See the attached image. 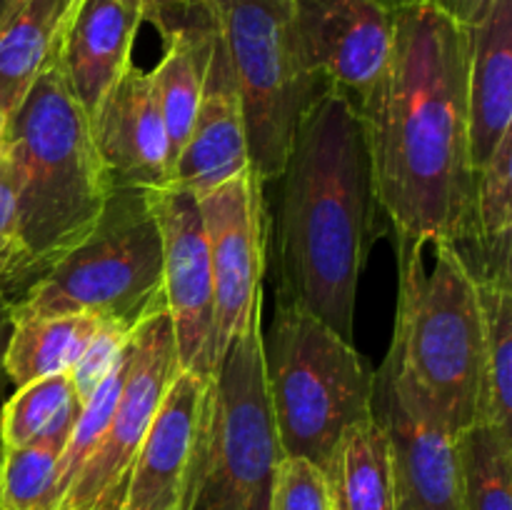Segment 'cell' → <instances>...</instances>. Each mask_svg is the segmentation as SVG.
Wrapping results in <instances>:
<instances>
[{
  "label": "cell",
  "instance_id": "obj_1",
  "mask_svg": "<svg viewBox=\"0 0 512 510\" xmlns=\"http://www.w3.org/2000/svg\"><path fill=\"white\" fill-rule=\"evenodd\" d=\"M393 15L388 68L355 103L375 203L395 240L450 243L463 253L478 188L468 133V28L435 3Z\"/></svg>",
  "mask_w": 512,
  "mask_h": 510
},
{
  "label": "cell",
  "instance_id": "obj_2",
  "mask_svg": "<svg viewBox=\"0 0 512 510\" xmlns=\"http://www.w3.org/2000/svg\"><path fill=\"white\" fill-rule=\"evenodd\" d=\"M278 208V298L353 340L375 203L358 108L325 88L295 128Z\"/></svg>",
  "mask_w": 512,
  "mask_h": 510
},
{
  "label": "cell",
  "instance_id": "obj_3",
  "mask_svg": "<svg viewBox=\"0 0 512 510\" xmlns=\"http://www.w3.org/2000/svg\"><path fill=\"white\" fill-rule=\"evenodd\" d=\"M3 148L18 175L20 255L5 290L13 303L93 230L110 185L88 115L55 65L8 115Z\"/></svg>",
  "mask_w": 512,
  "mask_h": 510
},
{
  "label": "cell",
  "instance_id": "obj_4",
  "mask_svg": "<svg viewBox=\"0 0 512 510\" xmlns=\"http://www.w3.org/2000/svg\"><path fill=\"white\" fill-rule=\"evenodd\" d=\"M433 268L425 245L398 240V318L390 353L420 398L453 435L480 423L483 400V315L463 255L435 243Z\"/></svg>",
  "mask_w": 512,
  "mask_h": 510
},
{
  "label": "cell",
  "instance_id": "obj_5",
  "mask_svg": "<svg viewBox=\"0 0 512 510\" xmlns=\"http://www.w3.org/2000/svg\"><path fill=\"white\" fill-rule=\"evenodd\" d=\"M263 365L283 455L320 468L343 430L373 418L375 373L353 340L285 298L263 335Z\"/></svg>",
  "mask_w": 512,
  "mask_h": 510
},
{
  "label": "cell",
  "instance_id": "obj_6",
  "mask_svg": "<svg viewBox=\"0 0 512 510\" xmlns=\"http://www.w3.org/2000/svg\"><path fill=\"white\" fill-rule=\"evenodd\" d=\"M160 305L163 243L143 188H110L93 230L13 300L15 313H83L130 330Z\"/></svg>",
  "mask_w": 512,
  "mask_h": 510
},
{
  "label": "cell",
  "instance_id": "obj_7",
  "mask_svg": "<svg viewBox=\"0 0 512 510\" xmlns=\"http://www.w3.org/2000/svg\"><path fill=\"white\" fill-rule=\"evenodd\" d=\"M243 105L250 170L278 180L295 128L328 85L300 60L290 0H208Z\"/></svg>",
  "mask_w": 512,
  "mask_h": 510
},
{
  "label": "cell",
  "instance_id": "obj_8",
  "mask_svg": "<svg viewBox=\"0 0 512 510\" xmlns=\"http://www.w3.org/2000/svg\"><path fill=\"white\" fill-rule=\"evenodd\" d=\"M283 458L265 388L263 325L255 313L213 375L208 460L193 510H268Z\"/></svg>",
  "mask_w": 512,
  "mask_h": 510
},
{
  "label": "cell",
  "instance_id": "obj_9",
  "mask_svg": "<svg viewBox=\"0 0 512 510\" xmlns=\"http://www.w3.org/2000/svg\"><path fill=\"white\" fill-rule=\"evenodd\" d=\"M178 348L165 305L133 328L125 378L103 440L65 490L58 510H105L120 505L135 453L178 375Z\"/></svg>",
  "mask_w": 512,
  "mask_h": 510
},
{
  "label": "cell",
  "instance_id": "obj_10",
  "mask_svg": "<svg viewBox=\"0 0 512 510\" xmlns=\"http://www.w3.org/2000/svg\"><path fill=\"white\" fill-rule=\"evenodd\" d=\"M213 378L178 370L125 478L120 510H193L208 460Z\"/></svg>",
  "mask_w": 512,
  "mask_h": 510
},
{
  "label": "cell",
  "instance_id": "obj_11",
  "mask_svg": "<svg viewBox=\"0 0 512 510\" xmlns=\"http://www.w3.org/2000/svg\"><path fill=\"white\" fill-rule=\"evenodd\" d=\"M253 170L200 195L215 293V370L255 313L263 310L265 210Z\"/></svg>",
  "mask_w": 512,
  "mask_h": 510
},
{
  "label": "cell",
  "instance_id": "obj_12",
  "mask_svg": "<svg viewBox=\"0 0 512 510\" xmlns=\"http://www.w3.org/2000/svg\"><path fill=\"white\" fill-rule=\"evenodd\" d=\"M373 418L390 445L395 510H460L455 435L390 353L373 370Z\"/></svg>",
  "mask_w": 512,
  "mask_h": 510
},
{
  "label": "cell",
  "instance_id": "obj_13",
  "mask_svg": "<svg viewBox=\"0 0 512 510\" xmlns=\"http://www.w3.org/2000/svg\"><path fill=\"white\" fill-rule=\"evenodd\" d=\"M163 243V298L180 370L215 375V293L198 195L178 185L148 190Z\"/></svg>",
  "mask_w": 512,
  "mask_h": 510
},
{
  "label": "cell",
  "instance_id": "obj_14",
  "mask_svg": "<svg viewBox=\"0 0 512 510\" xmlns=\"http://www.w3.org/2000/svg\"><path fill=\"white\" fill-rule=\"evenodd\" d=\"M305 70L353 103L383 78L393 53L395 15L378 0H290Z\"/></svg>",
  "mask_w": 512,
  "mask_h": 510
},
{
  "label": "cell",
  "instance_id": "obj_15",
  "mask_svg": "<svg viewBox=\"0 0 512 510\" xmlns=\"http://www.w3.org/2000/svg\"><path fill=\"white\" fill-rule=\"evenodd\" d=\"M110 188H163L170 148L150 75L130 65L88 118Z\"/></svg>",
  "mask_w": 512,
  "mask_h": 510
},
{
  "label": "cell",
  "instance_id": "obj_16",
  "mask_svg": "<svg viewBox=\"0 0 512 510\" xmlns=\"http://www.w3.org/2000/svg\"><path fill=\"white\" fill-rule=\"evenodd\" d=\"M250 170L243 105L228 53L215 30L213 55L188 140L173 163L168 185L200 195Z\"/></svg>",
  "mask_w": 512,
  "mask_h": 510
},
{
  "label": "cell",
  "instance_id": "obj_17",
  "mask_svg": "<svg viewBox=\"0 0 512 510\" xmlns=\"http://www.w3.org/2000/svg\"><path fill=\"white\" fill-rule=\"evenodd\" d=\"M143 15L128 0H75L55 68L85 115H93L108 90L133 65V45Z\"/></svg>",
  "mask_w": 512,
  "mask_h": 510
},
{
  "label": "cell",
  "instance_id": "obj_18",
  "mask_svg": "<svg viewBox=\"0 0 512 510\" xmlns=\"http://www.w3.org/2000/svg\"><path fill=\"white\" fill-rule=\"evenodd\" d=\"M468 35L470 160L480 170L512 133V0H493Z\"/></svg>",
  "mask_w": 512,
  "mask_h": 510
},
{
  "label": "cell",
  "instance_id": "obj_19",
  "mask_svg": "<svg viewBox=\"0 0 512 510\" xmlns=\"http://www.w3.org/2000/svg\"><path fill=\"white\" fill-rule=\"evenodd\" d=\"M75 0H13L0 20V113L18 108L35 80L53 68Z\"/></svg>",
  "mask_w": 512,
  "mask_h": 510
},
{
  "label": "cell",
  "instance_id": "obj_20",
  "mask_svg": "<svg viewBox=\"0 0 512 510\" xmlns=\"http://www.w3.org/2000/svg\"><path fill=\"white\" fill-rule=\"evenodd\" d=\"M320 473L330 510H395L390 445L375 418L343 430Z\"/></svg>",
  "mask_w": 512,
  "mask_h": 510
},
{
  "label": "cell",
  "instance_id": "obj_21",
  "mask_svg": "<svg viewBox=\"0 0 512 510\" xmlns=\"http://www.w3.org/2000/svg\"><path fill=\"white\" fill-rule=\"evenodd\" d=\"M163 43V58L148 75L155 98H158L165 133H168L170 173H173V163L188 140L195 113H198L200 95H203L215 43L213 15L188 25V28L175 30Z\"/></svg>",
  "mask_w": 512,
  "mask_h": 510
},
{
  "label": "cell",
  "instance_id": "obj_22",
  "mask_svg": "<svg viewBox=\"0 0 512 510\" xmlns=\"http://www.w3.org/2000/svg\"><path fill=\"white\" fill-rule=\"evenodd\" d=\"M460 255L478 283L512 285V133L478 170L473 238Z\"/></svg>",
  "mask_w": 512,
  "mask_h": 510
},
{
  "label": "cell",
  "instance_id": "obj_23",
  "mask_svg": "<svg viewBox=\"0 0 512 510\" xmlns=\"http://www.w3.org/2000/svg\"><path fill=\"white\" fill-rule=\"evenodd\" d=\"M5 370L15 388L68 373L103 320L83 313H15Z\"/></svg>",
  "mask_w": 512,
  "mask_h": 510
},
{
  "label": "cell",
  "instance_id": "obj_24",
  "mask_svg": "<svg viewBox=\"0 0 512 510\" xmlns=\"http://www.w3.org/2000/svg\"><path fill=\"white\" fill-rule=\"evenodd\" d=\"M460 510H512V428L475 423L455 435Z\"/></svg>",
  "mask_w": 512,
  "mask_h": 510
},
{
  "label": "cell",
  "instance_id": "obj_25",
  "mask_svg": "<svg viewBox=\"0 0 512 510\" xmlns=\"http://www.w3.org/2000/svg\"><path fill=\"white\" fill-rule=\"evenodd\" d=\"M83 403L75 395L68 373L48 375L15 388L0 405V435L5 448L40 443L73 430Z\"/></svg>",
  "mask_w": 512,
  "mask_h": 510
},
{
  "label": "cell",
  "instance_id": "obj_26",
  "mask_svg": "<svg viewBox=\"0 0 512 510\" xmlns=\"http://www.w3.org/2000/svg\"><path fill=\"white\" fill-rule=\"evenodd\" d=\"M483 315V400L480 423L512 428V285L478 283Z\"/></svg>",
  "mask_w": 512,
  "mask_h": 510
},
{
  "label": "cell",
  "instance_id": "obj_27",
  "mask_svg": "<svg viewBox=\"0 0 512 510\" xmlns=\"http://www.w3.org/2000/svg\"><path fill=\"white\" fill-rule=\"evenodd\" d=\"M68 435L3 450L0 510H58L60 455Z\"/></svg>",
  "mask_w": 512,
  "mask_h": 510
},
{
  "label": "cell",
  "instance_id": "obj_28",
  "mask_svg": "<svg viewBox=\"0 0 512 510\" xmlns=\"http://www.w3.org/2000/svg\"><path fill=\"white\" fill-rule=\"evenodd\" d=\"M125 360H128V350H125V358L120 360L118 368H115L113 373H110L108 378L95 388V393L85 400L78 418H75L73 430H70L68 435V443H65L63 455H60V475H58L60 500H63L65 490L70 488V483H73L75 475L80 473V468L88 463V458L95 453V448H98L100 440H103L105 430H108L110 415H113L120 388H123Z\"/></svg>",
  "mask_w": 512,
  "mask_h": 510
},
{
  "label": "cell",
  "instance_id": "obj_29",
  "mask_svg": "<svg viewBox=\"0 0 512 510\" xmlns=\"http://www.w3.org/2000/svg\"><path fill=\"white\" fill-rule=\"evenodd\" d=\"M130 335H133V330L120 323H113V320L100 323L93 340L85 345L83 355L68 370L70 383H73V390L80 403H85L95 393V388L118 368L130 345Z\"/></svg>",
  "mask_w": 512,
  "mask_h": 510
},
{
  "label": "cell",
  "instance_id": "obj_30",
  "mask_svg": "<svg viewBox=\"0 0 512 510\" xmlns=\"http://www.w3.org/2000/svg\"><path fill=\"white\" fill-rule=\"evenodd\" d=\"M268 510H330L328 490L318 465L285 455L275 470Z\"/></svg>",
  "mask_w": 512,
  "mask_h": 510
},
{
  "label": "cell",
  "instance_id": "obj_31",
  "mask_svg": "<svg viewBox=\"0 0 512 510\" xmlns=\"http://www.w3.org/2000/svg\"><path fill=\"white\" fill-rule=\"evenodd\" d=\"M20 255L18 175L0 145V293L5 295Z\"/></svg>",
  "mask_w": 512,
  "mask_h": 510
},
{
  "label": "cell",
  "instance_id": "obj_32",
  "mask_svg": "<svg viewBox=\"0 0 512 510\" xmlns=\"http://www.w3.org/2000/svg\"><path fill=\"white\" fill-rule=\"evenodd\" d=\"M143 15V23H153L160 38L168 40L175 30L205 20L210 15L208 0H128Z\"/></svg>",
  "mask_w": 512,
  "mask_h": 510
},
{
  "label": "cell",
  "instance_id": "obj_33",
  "mask_svg": "<svg viewBox=\"0 0 512 510\" xmlns=\"http://www.w3.org/2000/svg\"><path fill=\"white\" fill-rule=\"evenodd\" d=\"M13 303L0 293V405L5 403L10 393H13V383L8 378V370H5V353H8L10 335H13Z\"/></svg>",
  "mask_w": 512,
  "mask_h": 510
},
{
  "label": "cell",
  "instance_id": "obj_34",
  "mask_svg": "<svg viewBox=\"0 0 512 510\" xmlns=\"http://www.w3.org/2000/svg\"><path fill=\"white\" fill-rule=\"evenodd\" d=\"M440 10L450 15L453 20H458L465 28H473L478 20L485 18V13L490 10L493 0H433Z\"/></svg>",
  "mask_w": 512,
  "mask_h": 510
},
{
  "label": "cell",
  "instance_id": "obj_35",
  "mask_svg": "<svg viewBox=\"0 0 512 510\" xmlns=\"http://www.w3.org/2000/svg\"><path fill=\"white\" fill-rule=\"evenodd\" d=\"M378 3L385 5L388 10H400V8H410V5L433 3V0H378Z\"/></svg>",
  "mask_w": 512,
  "mask_h": 510
},
{
  "label": "cell",
  "instance_id": "obj_36",
  "mask_svg": "<svg viewBox=\"0 0 512 510\" xmlns=\"http://www.w3.org/2000/svg\"><path fill=\"white\" fill-rule=\"evenodd\" d=\"M5 123H8V115L0 113V145H3V138H5Z\"/></svg>",
  "mask_w": 512,
  "mask_h": 510
},
{
  "label": "cell",
  "instance_id": "obj_37",
  "mask_svg": "<svg viewBox=\"0 0 512 510\" xmlns=\"http://www.w3.org/2000/svg\"><path fill=\"white\" fill-rule=\"evenodd\" d=\"M10 3H13V0H0V20H3V15H5V13H8Z\"/></svg>",
  "mask_w": 512,
  "mask_h": 510
},
{
  "label": "cell",
  "instance_id": "obj_38",
  "mask_svg": "<svg viewBox=\"0 0 512 510\" xmlns=\"http://www.w3.org/2000/svg\"><path fill=\"white\" fill-rule=\"evenodd\" d=\"M3 450H5V445H3V435H0V460H3Z\"/></svg>",
  "mask_w": 512,
  "mask_h": 510
},
{
  "label": "cell",
  "instance_id": "obj_39",
  "mask_svg": "<svg viewBox=\"0 0 512 510\" xmlns=\"http://www.w3.org/2000/svg\"><path fill=\"white\" fill-rule=\"evenodd\" d=\"M105 510H120V505H110V508H105Z\"/></svg>",
  "mask_w": 512,
  "mask_h": 510
}]
</instances>
